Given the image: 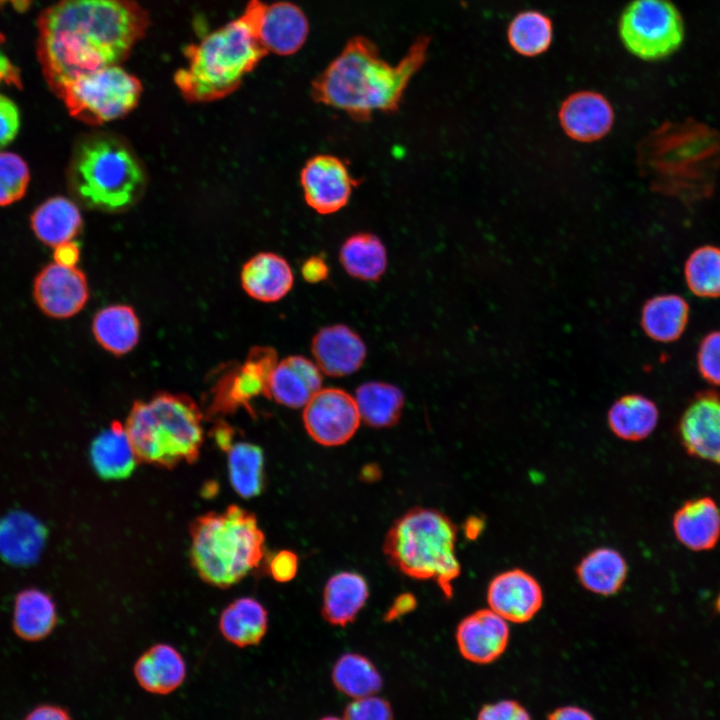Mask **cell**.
<instances>
[{"label":"cell","mask_w":720,"mask_h":720,"mask_svg":"<svg viewBox=\"0 0 720 720\" xmlns=\"http://www.w3.org/2000/svg\"><path fill=\"white\" fill-rule=\"evenodd\" d=\"M268 627L263 605L251 597L231 602L221 613L219 629L224 638L238 647L257 645Z\"/></svg>","instance_id":"cell-31"},{"label":"cell","mask_w":720,"mask_h":720,"mask_svg":"<svg viewBox=\"0 0 720 720\" xmlns=\"http://www.w3.org/2000/svg\"><path fill=\"white\" fill-rule=\"evenodd\" d=\"M29 169L25 161L11 152L0 153V206L21 199L29 183Z\"/></svg>","instance_id":"cell-41"},{"label":"cell","mask_w":720,"mask_h":720,"mask_svg":"<svg viewBox=\"0 0 720 720\" xmlns=\"http://www.w3.org/2000/svg\"><path fill=\"white\" fill-rule=\"evenodd\" d=\"M276 363V352L272 348L257 346L251 349L243 364L232 367L216 383L211 411L250 410L253 399L260 395L268 397L269 379Z\"/></svg>","instance_id":"cell-11"},{"label":"cell","mask_w":720,"mask_h":720,"mask_svg":"<svg viewBox=\"0 0 720 720\" xmlns=\"http://www.w3.org/2000/svg\"><path fill=\"white\" fill-rule=\"evenodd\" d=\"M227 453L229 481L242 498L260 495L265 486L264 454L260 447L249 442H236Z\"/></svg>","instance_id":"cell-36"},{"label":"cell","mask_w":720,"mask_h":720,"mask_svg":"<svg viewBox=\"0 0 720 720\" xmlns=\"http://www.w3.org/2000/svg\"><path fill=\"white\" fill-rule=\"evenodd\" d=\"M134 675L144 690L164 695L183 683L186 664L173 646L159 643L139 657L134 665Z\"/></svg>","instance_id":"cell-26"},{"label":"cell","mask_w":720,"mask_h":720,"mask_svg":"<svg viewBox=\"0 0 720 720\" xmlns=\"http://www.w3.org/2000/svg\"><path fill=\"white\" fill-rule=\"evenodd\" d=\"M92 332L103 349L121 356L130 352L138 343L140 321L130 306L109 305L95 314Z\"/></svg>","instance_id":"cell-28"},{"label":"cell","mask_w":720,"mask_h":720,"mask_svg":"<svg viewBox=\"0 0 720 720\" xmlns=\"http://www.w3.org/2000/svg\"><path fill=\"white\" fill-rule=\"evenodd\" d=\"M33 292L42 312L57 319L80 312L89 297L85 274L75 266L57 262L47 265L37 275Z\"/></svg>","instance_id":"cell-15"},{"label":"cell","mask_w":720,"mask_h":720,"mask_svg":"<svg viewBox=\"0 0 720 720\" xmlns=\"http://www.w3.org/2000/svg\"><path fill=\"white\" fill-rule=\"evenodd\" d=\"M332 681L339 691L352 698L375 694L382 687L381 675L374 664L356 653H346L336 661Z\"/></svg>","instance_id":"cell-39"},{"label":"cell","mask_w":720,"mask_h":720,"mask_svg":"<svg viewBox=\"0 0 720 720\" xmlns=\"http://www.w3.org/2000/svg\"><path fill=\"white\" fill-rule=\"evenodd\" d=\"M71 186L87 207L108 213L132 207L142 196L146 173L121 137L97 132L77 146L70 168Z\"/></svg>","instance_id":"cell-7"},{"label":"cell","mask_w":720,"mask_h":720,"mask_svg":"<svg viewBox=\"0 0 720 720\" xmlns=\"http://www.w3.org/2000/svg\"><path fill=\"white\" fill-rule=\"evenodd\" d=\"M678 541L692 551L713 549L720 538V510L710 497L685 502L673 517Z\"/></svg>","instance_id":"cell-23"},{"label":"cell","mask_w":720,"mask_h":720,"mask_svg":"<svg viewBox=\"0 0 720 720\" xmlns=\"http://www.w3.org/2000/svg\"><path fill=\"white\" fill-rule=\"evenodd\" d=\"M190 560L200 578L227 588L261 563L265 536L254 514L230 505L197 517L190 526Z\"/></svg>","instance_id":"cell-5"},{"label":"cell","mask_w":720,"mask_h":720,"mask_svg":"<svg viewBox=\"0 0 720 720\" xmlns=\"http://www.w3.org/2000/svg\"><path fill=\"white\" fill-rule=\"evenodd\" d=\"M369 595L364 577L356 572H339L327 581L323 591L322 615L332 625L351 623Z\"/></svg>","instance_id":"cell-27"},{"label":"cell","mask_w":720,"mask_h":720,"mask_svg":"<svg viewBox=\"0 0 720 720\" xmlns=\"http://www.w3.org/2000/svg\"><path fill=\"white\" fill-rule=\"evenodd\" d=\"M659 411L656 404L639 394L625 395L616 400L608 412V424L619 438L639 441L656 428Z\"/></svg>","instance_id":"cell-33"},{"label":"cell","mask_w":720,"mask_h":720,"mask_svg":"<svg viewBox=\"0 0 720 720\" xmlns=\"http://www.w3.org/2000/svg\"><path fill=\"white\" fill-rule=\"evenodd\" d=\"M456 641L465 659L477 664L491 663L507 647L508 622L490 608L477 610L459 623Z\"/></svg>","instance_id":"cell-17"},{"label":"cell","mask_w":720,"mask_h":720,"mask_svg":"<svg viewBox=\"0 0 720 720\" xmlns=\"http://www.w3.org/2000/svg\"><path fill=\"white\" fill-rule=\"evenodd\" d=\"M416 598L411 593L399 595L385 614L386 621H393L411 612L416 607Z\"/></svg>","instance_id":"cell-48"},{"label":"cell","mask_w":720,"mask_h":720,"mask_svg":"<svg viewBox=\"0 0 720 720\" xmlns=\"http://www.w3.org/2000/svg\"><path fill=\"white\" fill-rule=\"evenodd\" d=\"M651 187L691 206L712 196L720 172V132L695 119L665 122L641 143Z\"/></svg>","instance_id":"cell-3"},{"label":"cell","mask_w":720,"mask_h":720,"mask_svg":"<svg viewBox=\"0 0 720 720\" xmlns=\"http://www.w3.org/2000/svg\"><path fill=\"white\" fill-rule=\"evenodd\" d=\"M66 710L58 706L43 705L32 710L27 719H69Z\"/></svg>","instance_id":"cell-50"},{"label":"cell","mask_w":720,"mask_h":720,"mask_svg":"<svg viewBox=\"0 0 720 720\" xmlns=\"http://www.w3.org/2000/svg\"><path fill=\"white\" fill-rule=\"evenodd\" d=\"M142 91V83L135 75L113 65L78 77L55 93L73 117L90 125H101L130 113Z\"/></svg>","instance_id":"cell-9"},{"label":"cell","mask_w":720,"mask_h":720,"mask_svg":"<svg viewBox=\"0 0 720 720\" xmlns=\"http://www.w3.org/2000/svg\"><path fill=\"white\" fill-rule=\"evenodd\" d=\"M322 372L303 356H290L274 366L269 379L268 397L290 407H304L321 389Z\"/></svg>","instance_id":"cell-21"},{"label":"cell","mask_w":720,"mask_h":720,"mask_svg":"<svg viewBox=\"0 0 720 720\" xmlns=\"http://www.w3.org/2000/svg\"><path fill=\"white\" fill-rule=\"evenodd\" d=\"M45 527L34 516L14 511L0 519V556L15 566H27L40 556Z\"/></svg>","instance_id":"cell-24"},{"label":"cell","mask_w":720,"mask_h":720,"mask_svg":"<svg viewBox=\"0 0 720 720\" xmlns=\"http://www.w3.org/2000/svg\"><path fill=\"white\" fill-rule=\"evenodd\" d=\"M19 126L20 116L17 106L0 94V149L15 138Z\"/></svg>","instance_id":"cell-45"},{"label":"cell","mask_w":720,"mask_h":720,"mask_svg":"<svg viewBox=\"0 0 720 720\" xmlns=\"http://www.w3.org/2000/svg\"><path fill=\"white\" fill-rule=\"evenodd\" d=\"M266 4L249 0L242 14L184 50L186 65L174 74L185 100L204 103L235 92L268 54L259 37Z\"/></svg>","instance_id":"cell-4"},{"label":"cell","mask_w":720,"mask_h":720,"mask_svg":"<svg viewBox=\"0 0 720 720\" xmlns=\"http://www.w3.org/2000/svg\"><path fill=\"white\" fill-rule=\"evenodd\" d=\"M315 363L322 373L347 376L357 371L366 357V347L361 337L343 324L320 329L312 340Z\"/></svg>","instance_id":"cell-19"},{"label":"cell","mask_w":720,"mask_h":720,"mask_svg":"<svg viewBox=\"0 0 720 720\" xmlns=\"http://www.w3.org/2000/svg\"><path fill=\"white\" fill-rule=\"evenodd\" d=\"M689 315V304L682 296L661 294L645 302L641 313V326L651 339L669 343L682 336Z\"/></svg>","instance_id":"cell-29"},{"label":"cell","mask_w":720,"mask_h":720,"mask_svg":"<svg viewBox=\"0 0 720 720\" xmlns=\"http://www.w3.org/2000/svg\"><path fill=\"white\" fill-rule=\"evenodd\" d=\"M625 49L645 61H658L675 53L683 43L684 21L670 0H632L618 21Z\"/></svg>","instance_id":"cell-10"},{"label":"cell","mask_w":720,"mask_h":720,"mask_svg":"<svg viewBox=\"0 0 720 720\" xmlns=\"http://www.w3.org/2000/svg\"><path fill=\"white\" fill-rule=\"evenodd\" d=\"M487 602L489 608L508 623H525L540 610L543 592L532 575L521 569H512L491 580Z\"/></svg>","instance_id":"cell-16"},{"label":"cell","mask_w":720,"mask_h":720,"mask_svg":"<svg viewBox=\"0 0 720 720\" xmlns=\"http://www.w3.org/2000/svg\"><path fill=\"white\" fill-rule=\"evenodd\" d=\"M308 33L307 17L297 5L287 1L266 4L259 25V37L267 52L292 55L303 46Z\"/></svg>","instance_id":"cell-20"},{"label":"cell","mask_w":720,"mask_h":720,"mask_svg":"<svg viewBox=\"0 0 720 720\" xmlns=\"http://www.w3.org/2000/svg\"><path fill=\"white\" fill-rule=\"evenodd\" d=\"M456 527L442 512L423 507L410 509L397 519L384 540V554L405 575L434 580L447 598L460 574L456 557Z\"/></svg>","instance_id":"cell-8"},{"label":"cell","mask_w":720,"mask_h":720,"mask_svg":"<svg viewBox=\"0 0 720 720\" xmlns=\"http://www.w3.org/2000/svg\"><path fill=\"white\" fill-rule=\"evenodd\" d=\"M577 575L587 590L608 596L622 587L627 575V564L618 551L598 548L581 560Z\"/></svg>","instance_id":"cell-34"},{"label":"cell","mask_w":720,"mask_h":720,"mask_svg":"<svg viewBox=\"0 0 720 720\" xmlns=\"http://www.w3.org/2000/svg\"><path fill=\"white\" fill-rule=\"evenodd\" d=\"M683 271L685 283L695 296L720 297V247H697L687 257Z\"/></svg>","instance_id":"cell-40"},{"label":"cell","mask_w":720,"mask_h":720,"mask_svg":"<svg viewBox=\"0 0 720 720\" xmlns=\"http://www.w3.org/2000/svg\"><path fill=\"white\" fill-rule=\"evenodd\" d=\"M354 398L360 418L377 428L395 424L404 405L402 392L396 386L382 382L362 384Z\"/></svg>","instance_id":"cell-37"},{"label":"cell","mask_w":720,"mask_h":720,"mask_svg":"<svg viewBox=\"0 0 720 720\" xmlns=\"http://www.w3.org/2000/svg\"><path fill=\"white\" fill-rule=\"evenodd\" d=\"M1 2L9 1L15 8L24 9L28 6L29 0H0Z\"/></svg>","instance_id":"cell-54"},{"label":"cell","mask_w":720,"mask_h":720,"mask_svg":"<svg viewBox=\"0 0 720 720\" xmlns=\"http://www.w3.org/2000/svg\"><path fill=\"white\" fill-rule=\"evenodd\" d=\"M681 443L694 457L720 465V393L706 389L695 394L679 422Z\"/></svg>","instance_id":"cell-14"},{"label":"cell","mask_w":720,"mask_h":720,"mask_svg":"<svg viewBox=\"0 0 720 720\" xmlns=\"http://www.w3.org/2000/svg\"><path fill=\"white\" fill-rule=\"evenodd\" d=\"M559 121L569 137L591 142L609 132L614 121V111L601 93L581 90L570 94L562 102Z\"/></svg>","instance_id":"cell-18"},{"label":"cell","mask_w":720,"mask_h":720,"mask_svg":"<svg viewBox=\"0 0 720 720\" xmlns=\"http://www.w3.org/2000/svg\"><path fill=\"white\" fill-rule=\"evenodd\" d=\"M429 43V37L420 36L404 57L391 65L371 40L353 37L312 81V98L360 122L370 120L375 112H395L427 58Z\"/></svg>","instance_id":"cell-2"},{"label":"cell","mask_w":720,"mask_h":720,"mask_svg":"<svg viewBox=\"0 0 720 720\" xmlns=\"http://www.w3.org/2000/svg\"><path fill=\"white\" fill-rule=\"evenodd\" d=\"M52 598L38 589H26L15 600L13 627L22 639L36 641L46 637L56 624Z\"/></svg>","instance_id":"cell-35"},{"label":"cell","mask_w":720,"mask_h":720,"mask_svg":"<svg viewBox=\"0 0 720 720\" xmlns=\"http://www.w3.org/2000/svg\"><path fill=\"white\" fill-rule=\"evenodd\" d=\"M149 23L134 0H59L39 19L38 55L49 86L56 92L78 77L120 65Z\"/></svg>","instance_id":"cell-1"},{"label":"cell","mask_w":720,"mask_h":720,"mask_svg":"<svg viewBox=\"0 0 720 720\" xmlns=\"http://www.w3.org/2000/svg\"><path fill=\"white\" fill-rule=\"evenodd\" d=\"M90 460L96 473L104 480L129 477L139 460L125 425L115 421L98 434L90 446Z\"/></svg>","instance_id":"cell-25"},{"label":"cell","mask_w":720,"mask_h":720,"mask_svg":"<svg viewBox=\"0 0 720 720\" xmlns=\"http://www.w3.org/2000/svg\"><path fill=\"white\" fill-rule=\"evenodd\" d=\"M339 260L348 275L361 281H377L387 268V251L373 233L358 232L342 243Z\"/></svg>","instance_id":"cell-32"},{"label":"cell","mask_w":720,"mask_h":720,"mask_svg":"<svg viewBox=\"0 0 720 720\" xmlns=\"http://www.w3.org/2000/svg\"><path fill=\"white\" fill-rule=\"evenodd\" d=\"M54 256L55 262L57 263L68 266H75L79 259L78 246L71 241L61 244L55 247Z\"/></svg>","instance_id":"cell-49"},{"label":"cell","mask_w":720,"mask_h":720,"mask_svg":"<svg viewBox=\"0 0 720 720\" xmlns=\"http://www.w3.org/2000/svg\"><path fill=\"white\" fill-rule=\"evenodd\" d=\"M294 275L288 261L273 252L251 257L241 271V285L253 299L271 303L284 298L292 289Z\"/></svg>","instance_id":"cell-22"},{"label":"cell","mask_w":720,"mask_h":720,"mask_svg":"<svg viewBox=\"0 0 720 720\" xmlns=\"http://www.w3.org/2000/svg\"><path fill=\"white\" fill-rule=\"evenodd\" d=\"M300 184L306 204L318 214L329 215L347 205L357 181L342 159L318 154L305 162Z\"/></svg>","instance_id":"cell-13"},{"label":"cell","mask_w":720,"mask_h":720,"mask_svg":"<svg viewBox=\"0 0 720 720\" xmlns=\"http://www.w3.org/2000/svg\"><path fill=\"white\" fill-rule=\"evenodd\" d=\"M697 367L708 383L720 386V330L705 335L697 352Z\"/></svg>","instance_id":"cell-42"},{"label":"cell","mask_w":720,"mask_h":720,"mask_svg":"<svg viewBox=\"0 0 720 720\" xmlns=\"http://www.w3.org/2000/svg\"><path fill=\"white\" fill-rule=\"evenodd\" d=\"M482 528V521L479 518L471 517L466 521L465 530L468 537L473 538L479 534Z\"/></svg>","instance_id":"cell-53"},{"label":"cell","mask_w":720,"mask_h":720,"mask_svg":"<svg viewBox=\"0 0 720 720\" xmlns=\"http://www.w3.org/2000/svg\"><path fill=\"white\" fill-rule=\"evenodd\" d=\"M360 420L355 398L338 388L320 389L304 406L305 429L323 446L346 443L357 431Z\"/></svg>","instance_id":"cell-12"},{"label":"cell","mask_w":720,"mask_h":720,"mask_svg":"<svg viewBox=\"0 0 720 720\" xmlns=\"http://www.w3.org/2000/svg\"><path fill=\"white\" fill-rule=\"evenodd\" d=\"M551 719H591L592 716L585 710L575 706L561 707L549 716Z\"/></svg>","instance_id":"cell-52"},{"label":"cell","mask_w":720,"mask_h":720,"mask_svg":"<svg viewBox=\"0 0 720 720\" xmlns=\"http://www.w3.org/2000/svg\"><path fill=\"white\" fill-rule=\"evenodd\" d=\"M507 41L519 55L535 57L545 53L553 40L550 17L538 10L517 13L507 27Z\"/></svg>","instance_id":"cell-38"},{"label":"cell","mask_w":720,"mask_h":720,"mask_svg":"<svg viewBox=\"0 0 720 720\" xmlns=\"http://www.w3.org/2000/svg\"><path fill=\"white\" fill-rule=\"evenodd\" d=\"M344 717L352 720H387L393 717L389 703L375 694L354 698L345 708Z\"/></svg>","instance_id":"cell-43"},{"label":"cell","mask_w":720,"mask_h":720,"mask_svg":"<svg viewBox=\"0 0 720 720\" xmlns=\"http://www.w3.org/2000/svg\"><path fill=\"white\" fill-rule=\"evenodd\" d=\"M301 275L308 283H319L328 278L329 266L323 257L313 255L303 262Z\"/></svg>","instance_id":"cell-47"},{"label":"cell","mask_w":720,"mask_h":720,"mask_svg":"<svg viewBox=\"0 0 720 720\" xmlns=\"http://www.w3.org/2000/svg\"><path fill=\"white\" fill-rule=\"evenodd\" d=\"M478 718L488 720H521L528 719L529 714L519 703L512 700H503L484 705L478 713Z\"/></svg>","instance_id":"cell-46"},{"label":"cell","mask_w":720,"mask_h":720,"mask_svg":"<svg viewBox=\"0 0 720 720\" xmlns=\"http://www.w3.org/2000/svg\"><path fill=\"white\" fill-rule=\"evenodd\" d=\"M202 419L189 396L160 392L134 402L125 428L139 462L171 469L198 459L204 441Z\"/></svg>","instance_id":"cell-6"},{"label":"cell","mask_w":720,"mask_h":720,"mask_svg":"<svg viewBox=\"0 0 720 720\" xmlns=\"http://www.w3.org/2000/svg\"><path fill=\"white\" fill-rule=\"evenodd\" d=\"M31 226L43 243L55 248L70 242L79 233L82 216L74 202L57 196L46 200L33 212Z\"/></svg>","instance_id":"cell-30"},{"label":"cell","mask_w":720,"mask_h":720,"mask_svg":"<svg viewBox=\"0 0 720 720\" xmlns=\"http://www.w3.org/2000/svg\"><path fill=\"white\" fill-rule=\"evenodd\" d=\"M267 570L275 581L282 583L288 582L297 574V555L289 550L278 551L268 560Z\"/></svg>","instance_id":"cell-44"},{"label":"cell","mask_w":720,"mask_h":720,"mask_svg":"<svg viewBox=\"0 0 720 720\" xmlns=\"http://www.w3.org/2000/svg\"><path fill=\"white\" fill-rule=\"evenodd\" d=\"M2 42L0 36V44ZM19 77L16 68L10 62L8 56L3 52L0 45V82L19 84Z\"/></svg>","instance_id":"cell-51"}]
</instances>
